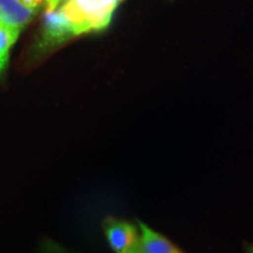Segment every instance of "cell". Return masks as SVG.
<instances>
[{"label":"cell","instance_id":"cell-1","mask_svg":"<svg viewBox=\"0 0 253 253\" xmlns=\"http://www.w3.org/2000/svg\"><path fill=\"white\" fill-rule=\"evenodd\" d=\"M123 0H62L61 9L74 37L104 30Z\"/></svg>","mask_w":253,"mask_h":253},{"label":"cell","instance_id":"cell-4","mask_svg":"<svg viewBox=\"0 0 253 253\" xmlns=\"http://www.w3.org/2000/svg\"><path fill=\"white\" fill-rule=\"evenodd\" d=\"M37 9L19 0H0V23L8 30L20 33L36 15Z\"/></svg>","mask_w":253,"mask_h":253},{"label":"cell","instance_id":"cell-2","mask_svg":"<svg viewBox=\"0 0 253 253\" xmlns=\"http://www.w3.org/2000/svg\"><path fill=\"white\" fill-rule=\"evenodd\" d=\"M45 12L42 18L40 39L36 49L48 52L59 47L74 37L68 20L61 9L62 0H45Z\"/></svg>","mask_w":253,"mask_h":253},{"label":"cell","instance_id":"cell-5","mask_svg":"<svg viewBox=\"0 0 253 253\" xmlns=\"http://www.w3.org/2000/svg\"><path fill=\"white\" fill-rule=\"evenodd\" d=\"M140 246L143 253H184L173 243L154 231L143 221H138Z\"/></svg>","mask_w":253,"mask_h":253},{"label":"cell","instance_id":"cell-6","mask_svg":"<svg viewBox=\"0 0 253 253\" xmlns=\"http://www.w3.org/2000/svg\"><path fill=\"white\" fill-rule=\"evenodd\" d=\"M19 34V32L8 30L0 23V74L7 66L9 49L18 39Z\"/></svg>","mask_w":253,"mask_h":253},{"label":"cell","instance_id":"cell-9","mask_svg":"<svg viewBox=\"0 0 253 253\" xmlns=\"http://www.w3.org/2000/svg\"><path fill=\"white\" fill-rule=\"evenodd\" d=\"M129 253H143V252H142V250H141L140 243H138V244H137V245H136V246H135V248H134V249H132V250H131V251H130V252H129Z\"/></svg>","mask_w":253,"mask_h":253},{"label":"cell","instance_id":"cell-8","mask_svg":"<svg viewBox=\"0 0 253 253\" xmlns=\"http://www.w3.org/2000/svg\"><path fill=\"white\" fill-rule=\"evenodd\" d=\"M46 253H67V252L63 251V250L60 248V246H58V245L49 244L46 248Z\"/></svg>","mask_w":253,"mask_h":253},{"label":"cell","instance_id":"cell-7","mask_svg":"<svg viewBox=\"0 0 253 253\" xmlns=\"http://www.w3.org/2000/svg\"><path fill=\"white\" fill-rule=\"evenodd\" d=\"M19 1H21L24 5L28 6V7L38 8L45 0H19Z\"/></svg>","mask_w":253,"mask_h":253},{"label":"cell","instance_id":"cell-10","mask_svg":"<svg viewBox=\"0 0 253 253\" xmlns=\"http://www.w3.org/2000/svg\"><path fill=\"white\" fill-rule=\"evenodd\" d=\"M245 253H253V243L252 244H249L248 246H246Z\"/></svg>","mask_w":253,"mask_h":253},{"label":"cell","instance_id":"cell-3","mask_svg":"<svg viewBox=\"0 0 253 253\" xmlns=\"http://www.w3.org/2000/svg\"><path fill=\"white\" fill-rule=\"evenodd\" d=\"M103 230L110 249L115 253H129L140 243L138 226L126 220L108 218L104 220Z\"/></svg>","mask_w":253,"mask_h":253}]
</instances>
